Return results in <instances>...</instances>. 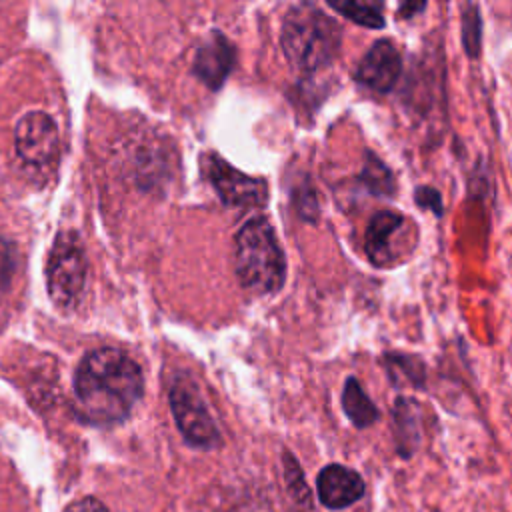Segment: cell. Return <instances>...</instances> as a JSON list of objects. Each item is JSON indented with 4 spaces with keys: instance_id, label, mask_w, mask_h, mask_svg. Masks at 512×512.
<instances>
[{
    "instance_id": "cell-4",
    "label": "cell",
    "mask_w": 512,
    "mask_h": 512,
    "mask_svg": "<svg viewBox=\"0 0 512 512\" xmlns=\"http://www.w3.org/2000/svg\"><path fill=\"white\" fill-rule=\"evenodd\" d=\"M86 282V256L74 232H60L46 260V288L54 306L70 310L78 304Z\"/></svg>"
},
{
    "instance_id": "cell-21",
    "label": "cell",
    "mask_w": 512,
    "mask_h": 512,
    "mask_svg": "<svg viewBox=\"0 0 512 512\" xmlns=\"http://www.w3.org/2000/svg\"><path fill=\"white\" fill-rule=\"evenodd\" d=\"M424 8V4H402L400 6V16H404L406 14V10H412V12H418V10H422Z\"/></svg>"
},
{
    "instance_id": "cell-9",
    "label": "cell",
    "mask_w": 512,
    "mask_h": 512,
    "mask_svg": "<svg viewBox=\"0 0 512 512\" xmlns=\"http://www.w3.org/2000/svg\"><path fill=\"white\" fill-rule=\"evenodd\" d=\"M318 498L328 508H346L364 496V480L358 472L330 464L318 474Z\"/></svg>"
},
{
    "instance_id": "cell-6",
    "label": "cell",
    "mask_w": 512,
    "mask_h": 512,
    "mask_svg": "<svg viewBox=\"0 0 512 512\" xmlns=\"http://www.w3.org/2000/svg\"><path fill=\"white\" fill-rule=\"evenodd\" d=\"M202 170L222 202L228 206L254 208L264 206L268 200V186L262 178L236 170L218 154H206L202 158Z\"/></svg>"
},
{
    "instance_id": "cell-5",
    "label": "cell",
    "mask_w": 512,
    "mask_h": 512,
    "mask_svg": "<svg viewBox=\"0 0 512 512\" xmlns=\"http://www.w3.org/2000/svg\"><path fill=\"white\" fill-rule=\"evenodd\" d=\"M168 398H170V408H172L174 420H176L178 430L182 432L184 440L196 448H206V450L214 448L220 440L218 428H216L196 384L190 378L180 376L172 382Z\"/></svg>"
},
{
    "instance_id": "cell-14",
    "label": "cell",
    "mask_w": 512,
    "mask_h": 512,
    "mask_svg": "<svg viewBox=\"0 0 512 512\" xmlns=\"http://www.w3.org/2000/svg\"><path fill=\"white\" fill-rule=\"evenodd\" d=\"M330 8L340 12L342 16L350 18L352 22L368 28H382L384 26V16H382V6L380 4H368V2H328Z\"/></svg>"
},
{
    "instance_id": "cell-10",
    "label": "cell",
    "mask_w": 512,
    "mask_h": 512,
    "mask_svg": "<svg viewBox=\"0 0 512 512\" xmlns=\"http://www.w3.org/2000/svg\"><path fill=\"white\" fill-rule=\"evenodd\" d=\"M404 216L392 210H380L372 216L366 228V256L374 266H390L396 258L394 242L404 228Z\"/></svg>"
},
{
    "instance_id": "cell-20",
    "label": "cell",
    "mask_w": 512,
    "mask_h": 512,
    "mask_svg": "<svg viewBox=\"0 0 512 512\" xmlns=\"http://www.w3.org/2000/svg\"><path fill=\"white\" fill-rule=\"evenodd\" d=\"M64 512H108V510L96 498H82L70 504Z\"/></svg>"
},
{
    "instance_id": "cell-1",
    "label": "cell",
    "mask_w": 512,
    "mask_h": 512,
    "mask_svg": "<svg viewBox=\"0 0 512 512\" xmlns=\"http://www.w3.org/2000/svg\"><path fill=\"white\" fill-rule=\"evenodd\" d=\"M142 392V368L116 348L92 350L76 366L74 394L90 422L112 424L124 420Z\"/></svg>"
},
{
    "instance_id": "cell-16",
    "label": "cell",
    "mask_w": 512,
    "mask_h": 512,
    "mask_svg": "<svg viewBox=\"0 0 512 512\" xmlns=\"http://www.w3.org/2000/svg\"><path fill=\"white\" fill-rule=\"evenodd\" d=\"M284 468H286V480H288V486H290V494H292L298 502L308 504V500H310L308 486H306V482H304V478H302V470H300L298 462H296L290 454L284 456Z\"/></svg>"
},
{
    "instance_id": "cell-7",
    "label": "cell",
    "mask_w": 512,
    "mask_h": 512,
    "mask_svg": "<svg viewBox=\"0 0 512 512\" xmlns=\"http://www.w3.org/2000/svg\"><path fill=\"white\" fill-rule=\"evenodd\" d=\"M18 156L34 166L54 160L58 152V132L54 120L46 112H28L20 118L14 134Z\"/></svg>"
},
{
    "instance_id": "cell-17",
    "label": "cell",
    "mask_w": 512,
    "mask_h": 512,
    "mask_svg": "<svg viewBox=\"0 0 512 512\" xmlns=\"http://www.w3.org/2000/svg\"><path fill=\"white\" fill-rule=\"evenodd\" d=\"M480 18L478 10L470 6V14H464V46L470 56L478 54V44H480Z\"/></svg>"
},
{
    "instance_id": "cell-2",
    "label": "cell",
    "mask_w": 512,
    "mask_h": 512,
    "mask_svg": "<svg viewBox=\"0 0 512 512\" xmlns=\"http://www.w3.org/2000/svg\"><path fill=\"white\" fill-rule=\"evenodd\" d=\"M340 24L314 4L292 6L282 22L280 44L288 62L300 72L328 66L340 48Z\"/></svg>"
},
{
    "instance_id": "cell-15",
    "label": "cell",
    "mask_w": 512,
    "mask_h": 512,
    "mask_svg": "<svg viewBox=\"0 0 512 512\" xmlns=\"http://www.w3.org/2000/svg\"><path fill=\"white\" fill-rule=\"evenodd\" d=\"M362 178L368 184V188L374 190V194H388L390 196L394 192L392 174L388 172V168L382 162H378V158H370L366 162Z\"/></svg>"
},
{
    "instance_id": "cell-19",
    "label": "cell",
    "mask_w": 512,
    "mask_h": 512,
    "mask_svg": "<svg viewBox=\"0 0 512 512\" xmlns=\"http://www.w3.org/2000/svg\"><path fill=\"white\" fill-rule=\"evenodd\" d=\"M414 198H416V202H418L422 208H428V210H434L436 214H442V198H440L438 190L422 186V188L416 190V196H414Z\"/></svg>"
},
{
    "instance_id": "cell-3",
    "label": "cell",
    "mask_w": 512,
    "mask_h": 512,
    "mask_svg": "<svg viewBox=\"0 0 512 512\" xmlns=\"http://www.w3.org/2000/svg\"><path fill=\"white\" fill-rule=\"evenodd\" d=\"M234 268L240 284L254 294H272L282 288L286 260L268 220L252 218L238 230Z\"/></svg>"
},
{
    "instance_id": "cell-11",
    "label": "cell",
    "mask_w": 512,
    "mask_h": 512,
    "mask_svg": "<svg viewBox=\"0 0 512 512\" xmlns=\"http://www.w3.org/2000/svg\"><path fill=\"white\" fill-rule=\"evenodd\" d=\"M234 66V48L220 34H212L196 52L194 74L208 86L218 88Z\"/></svg>"
},
{
    "instance_id": "cell-13",
    "label": "cell",
    "mask_w": 512,
    "mask_h": 512,
    "mask_svg": "<svg viewBox=\"0 0 512 512\" xmlns=\"http://www.w3.org/2000/svg\"><path fill=\"white\" fill-rule=\"evenodd\" d=\"M394 424H396L398 452H402L404 456H410L420 438L418 406L408 398H398L394 408Z\"/></svg>"
},
{
    "instance_id": "cell-12",
    "label": "cell",
    "mask_w": 512,
    "mask_h": 512,
    "mask_svg": "<svg viewBox=\"0 0 512 512\" xmlns=\"http://www.w3.org/2000/svg\"><path fill=\"white\" fill-rule=\"evenodd\" d=\"M342 408L350 422L358 428H366L378 420V408L366 396L356 378H348L342 390Z\"/></svg>"
},
{
    "instance_id": "cell-18",
    "label": "cell",
    "mask_w": 512,
    "mask_h": 512,
    "mask_svg": "<svg viewBox=\"0 0 512 512\" xmlns=\"http://www.w3.org/2000/svg\"><path fill=\"white\" fill-rule=\"evenodd\" d=\"M12 270H14V248L10 242L0 238V292H4L6 286L10 284Z\"/></svg>"
},
{
    "instance_id": "cell-8",
    "label": "cell",
    "mask_w": 512,
    "mask_h": 512,
    "mask_svg": "<svg viewBox=\"0 0 512 512\" xmlns=\"http://www.w3.org/2000/svg\"><path fill=\"white\" fill-rule=\"evenodd\" d=\"M400 70H402V60L394 42L378 40L358 62L354 78L360 86L382 94L392 90V86L400 76Z\"/></svg>"
}]
</instances>
